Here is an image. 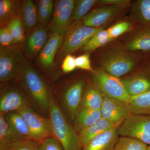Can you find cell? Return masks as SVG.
I'll return each instance as SVG.
<instances>
[{
    "instance_id": "29",
    "label": "cell",
    "mask_w": 150,
    "mask_h": 150,
    "mask_svg": "<svg viewBox=\"0 0 150 150\" xmlns=\"http://www.w3.org/2000/svg\"><path fill=\"white\" fill-rule=\"evenodd\" d=\"M148 145L127 137H119L114 150H146Z\"/></svg>"
},
{
    "instance_id": "36",
    "label": "cell",
    "mask_w": 150,
    "mask_h": 150,
    "mask_svg": "<svg viewBox=\"0 0 150 150\" xmlns=\"http://www.w3.org/2000/svg\"><path fill=\"white\" fill-rule=\"evenodd\" d=\"M1 46L8 47L15 44L12 35L7 26L1 27L0 29Z\"/></svg>"
},
{
    "instance_id": "28",
    "label": "cell",
    "mask_w": 150,
    "mask_h": 150,
    "mask_svg": "<svg viewBox=\"0 0 150 150\" xmlns=\"http://www.w3.org/2000/svg\"><path fill=\"white\" fill-rule=\"evenodd\" d=\"M96 0H77L74 1L72 21H81L88 13L89 11L96 4Z\"/></svg>"
},
{
    "instance_id": "17",
    "label": "cell",
    "mask_w": 150,
    "mask_h": 150,
    "mask_svg": "<svg viewBox=\"0 0 150 150\" xmlns=\"http://www.w3.org/2000/svg\"><path fill=\"white\" fill-rule=\"evenodd\" d=\"M118 126H114L91 140L82 150H114L119 135Z\"/></svg>"
},
{
    "instance_id": "32",
    "label": "cell",
    "mask_w": 150,
    "mask_h": 150,
    "mask_svg": "<svg viewBox=\"0 0 150 150\" xmlns=\"http://www.w3.org/2000/svg\"><path fill=\"white\" fill-rule=\"evenodd\" d=\"M133 28L131 21L123 20L116 23L108 28L107 30L110 37L114 40L120 35L129 32Z\"/></svg>"
},
{
    "instance_id": "21",
    "label": "cell",
    "mask_w": 150,
    "mask_h": 150,
    "mask_svg": "<svg viewBox=\"0 0 150 150\" xmlns=\"http://www.w3.org/2000/svg\"><path fill=\"white\" fill-rule=\"evenodd\" d=\"M118 125H120L114 124L101 118L91 126L81 130L78 134L82 148L94 137Z\"/></svg>"
},
{
    "instance_id": "1",
    "label": "cell",
    "mask_w": 150,
    "mask_h": 150,
    "mask_svg": "<svg viewBox=\"0 0 150 150\" xmlns=\"http://www.w3.org/2000/svg\"><path fill=\"white\" fill-rule=\"evenodd\" d=\"M104 47L98 56L99 68L115 78L121 79L144 63L143 58L129 51L123 43L114 42Z\"/></svg>"
},
{
    "instance_id": "13",
    "label": "cell",
    "mask_w": 150,
    "mask_h": 150,
    "mask_svg": "<svg viewBox=\"0 0 150 150\" xmlns=\"http://www.w3.org/2000/svg\"><path fill=\"white\" fill-rule=\"evenodd\" d=\"M120 79L130 97L150 91V75L144 65L137 73Z\"/></svg>"
},
{
    "instance_id": "3",
    "label": "cell",
    "mask_w": 150,
    "mask_h": 150,
    "mask_svg": "<svg viewBox=\"0 0 150 150\" xmlns=\"http://www.w3.org/2000/svg\"><path fill=\"white\" fill-rule=\"evenodd\" d=\"M19 78L33 103L41 110L48 112L51 95L37 71L28 66Z\"/></svg>"
},
{
    "instance_id": "15",
    "label": "cell",
    "mask_w": 150,
    "mask_h": 150,
    "mask_svg": "<svg viewBox=\"0 0 150 150\" xmlns=\"http://www.w3.org/2000/svg\"><path fill=\"white\" fill-rule=\"evenodd\" d=\"M5 116L8 124L7 140L9 143L23 139L33 140L27 123L18 112H7Z\"/></svg>"
},
{
    "instance_id": "6",
    "label": "cell",
    "mask_w": 150,
    "mask_h": 150,
    "mask_svg": "<svg viewBox=\"0 0 150 150\" xmlns=\"http://www.w3.org/2000/svg\"><path fill=\"white\" fill-rule=\"evenodd\" d=\"M103 27H88L83 24L82 20L73 22L64 36L60 57L65 58L67 55H71L79 48H81L89 39Z\"/></svg>"
},
{
    "instance_id": "14",
    "label": "cell",
    "mask_w": 150,
    "mask_h": 150,
    "mask_svg": "<svg viewBox=\"0 0 150 150\" xmlns=\"http://www.w3.org/2000/svg\"><path fill=\"white\" fill-rule=\"evenodd\" d=\"M103 96V103L100 109L102 118L120 125L131 113L128 104L119 100Z\"/></svg>"
},
{
    "instance_id": "2",
    "label": "cell",
    "mask_w": 150,
    "mask_h": 150,
    "mask_svg": "<svg viewBox=\"0 0 150 150\" xmlns=\"http://www.w3.org/2000/svg\"><path fill=\"white\" fill-rule=\"evenodd\" d=\"M48 113L53 136L61 143L64 150H82L78 133L52 96Z\"/></svg>"
},
{
    "instance_id": "27",
    "label": "cell",
    "mask_w": 150,
    "mask_h": 150,
    "mask_svg": "<svg viewBox=\"0 0 150 150\" xmlns=\"http://www.w3.org/2000/svg\"><path fill=\"white\" fill-rule=\"evenodd\" d=\"M16 9V2L12 0H1L0 1V21L1 26L8 25L15 17Z\"/></svg>"
},
{
    "instance_id": "40",
    "label": "cell",
    "mask_w": 150,
    "mask_h": 150,
    "mask_svg": "<svg viewBox=\"0 0 150 150\" xmlns=\"http://www.w3.org/2000/svg\"><path fill=\"white\" fill-rule=\"evenodd\" d=\"M144 65L150 75V54L146 55Z\"/></svg>"
},
{
    "instance_id": "7",
    "label": "cell",
    "mask_w": 150,
    "mask_h": 150,
    "mask_svg": "<svg viewBox=\"0 0 150 150\" xmlns=\"http://www.w3.org/2000/svg\"><path fill=\"white\" fill-rule=\"evenodd\" d=\"M118 133L150 145V116L130 113L119 125Z\"/></svg>"
},
{
    "instance_id": "41",
    "label": "cell",
    "mask_w": 150,
    "mask_h": 150,
    "mask_svg": "<svg viewBox=\"0 0 150 150\" xmlns=\"http://www.w3.org/2000/svg\"><path fill=\"white\" fill-rule=\"evenodd\" d=\"M146 150H150V145H149V146H148Z\"/></svg>"
},
{
    "instance_id": "20",
    "label": "cell",
    "mask_w": 150,
    "mask_h": 150,
    "mask_svg": "<svg viewBox=\"0 0 150 150\" xmlns=\"http://www.w3.org/2000/svg\"><path fill=\"white\" fill-rule=\"evenodd\" d=\"M103 102V96L92 82H87L82 97L81 107L100 110Z\"/></svg>"
},
{
    "instance_id": "26",
    "label": "cell",
    "mask_w": 150,
    "mask_h": 150,
    "mask_svg": "<svg viewBox=\"0 0 150 150\" xmlns=\"http://www.w3.org/2000/svg\"><path fill=\"white\" fill-rule=\"evenodd\" d=\"M22 18L24 26L26 28H32L38 21L37 9L31 0L23 2L21 7Z\"/></svg>"
},
{
    "instance_id": "10",
    "label": "cell",
    "mask_w": 150,
    "mask_h": 150,
    "mask_svg": "<svg viewBox=\"0 0 150 150\" xmlns=\"http://www.w3.org/2000/svg\"><path fill=\"white\" fill-rule=\"evenodd\" d=\"M74 1L59 0L54 7L51 25V35L64 36L72 21Z\"/></svg>"
},
{
    "instance_id": "19",
    "label": "cell",
    "mask_w": 150,
    "mask_h": 150,
    "mask_svg": "<svg viewBox=\"0 0 150 150\" xmlns=\"http://www.w3.org/2000/svg\"><path fill=\"white\" fill-rule=\"evenodd\" d=\"M48 33L46 28H36L28 38L25 50L28 57H35L39 54L48 41Z\"/></svg>"
},
{
    "instance_id": "38",
    "label": "cell",
    "mask_w": 150,
    "mask_h": 150,
    "mask_svg": "<svg viewBox=\"0 0 150 150\" xmlns=\"http://www.w3.org/2000/svg\"><path fill=\"white\" fill-rule=\"evenodd\" d=\"M76 58L71 55H67L65 57L62 67L64 72H71L76 68Z\"/></svg>"
},
{
    "instance_id": "18",
    "label": "cell",
    "mask_w": 150,
    "mask_h": 150,
    "mask_svg": "<svg viewBox=\"0 0 150 150\" xmlns=\"http://www.w3.org/2000/svg\"><path fill=\"white\" fill-rule=\"evenodd\" d=\"M64 38V35L60 34L51 35L38 56V63L41 67L46 69L52 67L55 55L62 45Z\"/></svg>"
},
{
    "instance_id": "5",
    "label": "cell",
    "mask_w": 150,
    "mask_h": 150,
    "mask_svg": "<svg viewBox=\"0 0 150 150\" xmlns=\"http://www.w3.org/2000/svg\"><path fill=\"white\" fill-rule=\"evenodd\" d=\"M85 85V81L83 79L71 81L65 85L58 96L61 105L60 108L71 124L80 108Z\"/></svg>"
},
{
    "instance_id": "25",
    "label": "cell",
    "mask_w": 150,
    "mask_h": 150,
    "mask_svg": "<svg viewBox=\"0 0 150 150\" xmlns=\"http://www.w3.org/2000/svg\"><path fill=\"white\" fill-rule=\"evenodd\" d=\"M113 40L107 29H104L103 27L89 39L81 48L86 52H90L104 47Z\"/></svg>"
},
{
    "instance_id": "11",
    "label": "cell",
    "mask_w": 150,
    "mask_h": 150,
    "mask_svg": "<svg viewBox=\"0 0 150 150\" xmlns=\"http://www.w3.org/2000/svg\"><path fill=\"white\" fill-rule=\"evenodd\" d=\"M127 8L122 6H99L90 11L82 20V21L88 27H103L104 25L120 15Z\"/></svg>"
},
{
    "instance_id": "12",
    "label": "cell",
    "mask_w": 150,
    "mask_h": 150,
    "mask_svg": "<svg viewBox=\"0 0 150 150\" xmlns=\"http://www.w3.org/2000/svg\"><path fill=\"white\" fill-rule=\"evenodd\" d=\"M128 33L123 44L129 51L150 54V27L138 25Z\"/></svg>"
},
{
    "instance_id": "24",
    "label": "cell",
    "mask_w": 150,
    "mask_h": 150,
    "mask_svg": "<svg viewBox=\"0 0 150 150\" xmlns=\"http://www.w3.org/2000/svg\"><path fill=\"white\" fill-rule=\"evenodd\" d=\"M128 105L131 113L150 116V91L131 97Z\"/></svg>"
},
{
    "instance_id": "4",
    "label": "cell",
    "mask_w": 150,
    "mask_h": 150,
    "mask_svg": "<svg viewBox=\"0 0 150 150\" xmlns=\"http://www.w3.org/2000/svg\"><path fill=\"white\" fill-rule=\"evenodd\" d=\"M28 66L27 60L18 47L1 46V82H6L19 77Z\"/></svg>"
},
{
    "instance_id": "16",
    "label": "cell",
    "mask_w": 150,
    "mask_h": 150,
    "mask_svg": "<svg viewBox=\"0 0 150 150\" xmlns=\"http://www.w3.org/2000/svg\"><path fill=\"white\" fill-rule=\"evenodd\" d=\"M28 106H30V103L27 97L20 89L17 88H10L1 95V112L6 113L18 111Z\"/></svg>"
},
{
    "instance_id": "30",
    "label": "cell",
    "mask_w": 150,
    "mask_h": 150,
    "mask_svg": "<svg viewBox=\"0 0 150 150\" xmlns=\"http://www.w3.org/2000/svg\"><path fill=\"white\" fill-rule=\"evenodd\" d=\"M38 21L42 24L48 22L54 13V3L51 0H40L37 7Z\"/></svg>"
},
{
    "instance_id": "8",
    "label": "cell",
    "mask_w": 150,
    "mask_h": 150,
    "mask_svg": "<svg viewBox=\"0 0 150 150\" xmlns=\"http://www.w3.org/2000/svg\"><path fill=\"white\" fill-rule=\"evenodd\" d=\"M91 76L93 83L103 95L128 104L130 97L120 79L111 76L99 68L94 70Z\"/></svg>"
},
{
    "instance_id": "34",
    "label": "cell",
    "mask_w": 150,
    "mask_h": 150,
    "mask_svg": "<svg viewBox=\"0 0 150 150\" xmlns=\"http://www.w3.org/2000/svg\"><path fill=\"white\" fill-rule=\"evenodd\" d=\"M8 124L5 113L0 112V150H8L9 142L7 140Z\"/></svg>"
},
{
    "instance_id": "33",
    "label": "cell",
    "mask_w": 150,
    "mask_h": 150,
    "mask_svg": "<svg viewBox=\"0 0 150 150\" xmlns=\"http://www.w3.org/2000/svg\"><path fill=\"white\" fill-rule=\"evenodd\" d=\"M39 142L31 139H20L10 142L8 150H39Z\"/></svg>"
},
{
    "instance_id": "22",
    "label": "cell",
    "mask_w": 150,
    "mask_h": 150,
    "mask_svg": "<svg viewBox=\"0 0 150 150\" xmlns=\"http://www.w3.org/2000/svg\"><path fill=\"white\" fill-rule=\"evenodd\" d=\"M102 118L100 110H94L81 107L73 122V127L79 133L89 127Z\"/></svg>"
},
{
    "instance_id": "35",
    "label": "cell",
    "mask_w": 150,
    "mask_h": 150,
    "mask_svg": "<svg viewBox=\"0 0 150 150\" xmlns=\"http://www.w3.org/2000/svg\"><path fill=\"white\" fill-rule=\"evenodd\" d=\"M38 149L39 150H65L61 143L54 137L39 142Z\"/></svg>"
},
{
    "instance_id": "31",
    "label": "cell",
    "mask_w": 150,
    "mask_h": 150,
    "mask_svg": "<svg viewBox=\"0 0 150 150\" xmlns=\"http://www.w3.org/2000/svg\"><path fill=\"white\" fill-rule=\"evenodd\" d=\"M6 26L13 37L15 44L23 41L24 39L23 23L20 18L16 16Z\"/></svg>"
},
{
    "instance_id": "9",
    "label": "cell",
    "mask_w": 150,
    "mask_h": 150,
    "mask_svg": "<svg viewBox=\"0 0 150 150\" xmlns=\"http://www.w3.org/2000/svg\"><path fill=\"white\" fill-rule=\"evenodd\" d=\"M27 123L33 139L40 142L48 137H54L49 119L39 115L30 106L18 111Z\"/></svg>"
},
{
    "instance_id": "23",
    "label": "cell",
    "mask_w": 150,
    "mask_h": 150,
    "mask_svg": "<svg viewBox=\"0 0 150 150\" xmlns=\"http://www.w3.org/2000/svg\"><path fill=\"white\" fill-rule=\"evenodd\" d=\"M131 16L138 25L150 27V0H138L132 5Z\"/></svg>"
},
{
    "instance_id": "39",
    "label": "cell",
    "mask_w": 150,
    "mask_h": 150,
    "mask_svg": "<svg viewBox=\"0 0 150 150\" xmlns=\"http://www.w3.org/2000/svg\"><path fill=\"white\" fill-rule=\"evenodd\" d=\"M130 1L128 0H99L97 1V4L100 6H122L128 7L130 6Z\"/></svg>"
},
{
    "instance_id": "37",
    "label": "cell",
    "mask_w": 150,
    "mask_h": 150,
    "mask_svg": "<svg viewBox=\"0 0 150 150\" xmlns=\"http://www.w3.org/2000/svg\"><path fill=\"white\" fill-rule=\"evenodd\" d=\"M76 68L89 71L91 73L94 71V70L92 68L90 55L88 53H85L76 57Z\"/></svg>"
}]
</instances>
